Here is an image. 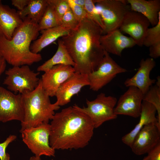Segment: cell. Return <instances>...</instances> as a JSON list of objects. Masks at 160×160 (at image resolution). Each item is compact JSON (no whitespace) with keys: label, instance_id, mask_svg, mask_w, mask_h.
Masks as SVG:
<instances>
[{"label":"cell","instance_id":"obj_10","mask_svg":"<svg viewBox=\"0 0 160 160\" xmlns=\"http://www.w3.org/2000/svg\"><path fill=\"white\" fill-rule=\"evenodd\" d=\"M24 117L22 95L15 94L0 86V122L17 120L21 122Z\"/></svg>","mask_w":160,"mask_h":160},{"label":"cell","instance_id":"obj_4","mask_svg":"<svg viewBox=\"0 0 160 160\" xmlns=\"http://www.w3.org/2000/svg\"><path fill=\"white\" fill-rule=\"evenodd\" d=\"M24 117L21 122L20 132L23 130L48 123L60 107L51 102L49 96L43 88L40 79L39 85L33 91L22 94Z\"/></svg>","mask_w":160,"mask_h":160},{"label":"cell","instance_id":"obj_15","mask_svg":"<svg viewBox=\"0 0 160 160\" xmlns=\"http://www.w3.org/2000/svg\"><path fill=\"white\" fill-rule=\"evenodd\" d=\"M89 85L88 74L74 72L58 89L55 96L57 100L55 104L60 107L67 104L82 87Z\"/></svg>","mask_w":160,"mask_h":160},{"label":"cell","instance_id":"obj_8","mask_svg":"<svg viewBox=\"0 0 160 160\" xmlns=\"http://www.w3.org/2000/svg\"><path fill=\"white\" fill-rule=\"evenodd\" d=\"M22 140L35 156H54L55 150L50 145V124H42L20 132Z\"/></svg>","mask_w":160,"mask_h":160},{"label":"cell","instance_id":"obj_22","mask_svg":"<svg viewBox=\"0 0 160 160\" xmlns=\"http://www.w3.org/2000/svg\"><path fill=\"white\" fill-rule=\"evenodd\" d=\"M71 65L73 67L75 63L70 56L62 41L60 39L58 41V48L55 55L37 68L38 72H45L58 65Z\"/></svg>","mask_w":160,"mask_h":160},{"label":"cell","instance_id":"obj_31","mask_svg":"<svg viewBox=\"0 0 160 160\" xmlns=\"http://www.w3.org/2000/svg\"><path fill=\"white\" fill-rule=\"evenodd\" d=\"M17 138L15 135H10L3 142L0 143V160H10L9 154L6 152V150L8 145Z\"/></svg>","mask_w":160,"mask_h":160},{"label":"cell","instance_id":"obj_33","mask_svg":"<svg viewBox=\"0 0 160 160\" xmlns=\"http://www.w3.org/2000/svg\"><path fill=\"white\" fill-rule=\"evenodd\" d=\"M149 55L151 58L156 59L160 56V43L149 47Z\"/></svg>","mask_w":160,"mask_h":160},{"label":"cell","instance_id":"obj_39","mask_svg":"<svg viewBox=\"0 0 160 160\" xmlns=\"http://www.w3.org/2000/svg\"><path fill=\"white\" fill-rule=\"evenodd\" d=\"M142 160H149V156L148 155L144 157Z\"/></svg>","mask_w":160,"mask_h":160},{"label":"cell","instance_id":"obj_29","mask_svg":"<svg viewBox=\"0 0 160 160\" xmlns=\"http://www.w3.org/2000/svg\"><path fill=\"white\" fill-rule=\"evenodd\" d=\"M79 23L69 7L62 17L60 25L72 30L75 28Z\"/></svg>","mask_w":160,"mask_h":160},{"label":"cell","instance_id":"obj_9","mask_svg":"<svg viewBox=\"0 0 160 160\" xmlns=\"http://www.w3.org/2000/svg\"><path fill=\"white\" fill-rule=\"evenodd\" d=\"M127 71L105 51L104 56L96 70L88 74L90 89L97 91L110 82L118 74Z\"/></svg>","mask_w":160,"mask_h":160},{"label":"cell","instance_id":"obj_2","mask_svg":"<svg viewBox=\"0 0 160 160\" xmlns=\"http://www.w3.org/2000/svg\"><path fill=\"white\" fill-rule=\"evenodd\" d=\"M51 120L49 143L55 150L83 148L93 135L95 128L91 119L73 106L55 113Z\"/></svg>","mask_w":160,"mask_h":160},{"label":"cell","instance_id":"obj_18","mask_svg":"<svg viewBox=\"0 0 160 160\" xmlns=\"http://www.w3.org/2000/svg\"><path fill=\"white\" fill-rule=\"evenodd\" d=\"M156 109L153 105L143 100L138 123L132 130L122 137V142L130 147L135 137L144 126L152 123L157 125L160 128V124L156 116Z\"/></svg>","mask_w":160,"mask_h":160},{"label":"cell","instance_id":"obj_38","mask_svg":"<svg viewBox=\"0 0 160 160\" xmlns=\"http://www.w3.org/2000/svg\"><path fill=\"white\" fill-rule=\"evenodd\" d=\"M157 81H156V85L160 87V77L159 76H158L157 78Z\"/></svg>","mask_w":160,"mask_h":160},{"label":"cell","instance_id":"obj_12","mask_svg":"<svg viewBox=\"0 0 160 160\" xmlns=\"http://www.w3.org/2000/svg\"><path fill=\"white\" fill-rule=\"evenodd\" d=\"M128 87L117 101L114 112L117 116L124 115L137 118L140 114L144 95L135 87Z\"/></svg>","mask_w":160,"mask_h":160},{"label":"cell","instance_id":"obj_6","mask_svg":"<svg viewBox=\"0 0 160 160\" xmlns=\"http://www.w3.org/2000/svg\"><path fill=\"white\" fill-rule=\"evenodd\" d=\"M3 82L8 89L15 94H23L33 90L38 86L39 72H35L28 65L13 66L5 71Z\"/></svg>","mask_w":160,"mask_h":160},{"label":"cell","instance_id":"obj_25","mask_svg":"<svg viewBox=\"0 0 160 160\" xmlns=\"http://www.w3.org/2000/svg\"><path fill=\"white\" fill-rule=\"evenodd\" d=\"M143 100L151 103L155 107L158 114L157 118L160 124V87L156 84L151 86L144 95Z\"/></svg>","mask_w":160,"mask_h":160},{"label":"cell","instance_id":"obj_7","mask_svg":"<svg viewBox=\"0 0 160 160\" xmlns=\"http://www.w3.org/2000/svg\"><path fill=\"white\" fill-rule=\"evenodd\" d=\"M104 29L103 34L119 29L126 14L130 10L125 0H94Z\"/></svg>","mask_w":160,"mask_h":160},{"label":"cell","instance_id":"obj_5","mask_svg":"<svg viewBox=\"0 0 160 160\" xmlns=\"http://www.w3.org/2000/svg\"><path fill=\"white\" fill-rule=\"evenodd\" d=\"M117 102L115 97L101 93L93 100H87V107L81 108L76 104L73 106L87 114L96 128L106 121L117 118L118 116L114 112Z\"/></svg>","mask_w":160,"mask_h":160},{"label":"cell","instance_id":"obj_19","mask_svg":"<svg viewBox=\"0 0 160 160\" xmlns=\"http://www.w3.org/2000/svg\"><path fill=\"white\" fill-rule=\"evenodd\" d=\"M23 22L17 11L0 0V36L11 39L15 29Z\"/></svg>","mask_w":160,"mask_h":160},{"label":"cell","instance_id":"obj_21","mask_svg":"<svg viewBox=\"0 0 160 160\" xmlns=\"http://www.w3.org/2000/svg\"><path fill=\"white\" fill-rule=\"evenodd\" d=\"M71 30L60 25L40 31L41 35L31 44V51L34 53H39L44 48L60 37L67 35Z\"/></svg>","mask_w":160,"mask_h":160},{"label":"cell","instance_id":"obj_20","mask_svg":"<svg viewBox=\"0 0 160 160\" xmlns=\"http://www.w3.org/2000/svg\"><path fill=\"white\" fill-rule=\"evenodd\" d=\"M131 10L145 16L153 26L158 23L160 17V0H127Z\"/></svg>","mask_w":160,"mask_h":160},{"label":"cell","instance_id":"obj_1","mask_svg":"<svg viewBox=\"0 0 160 160\" xmlns=\"http://www.w3.org/2000/svg\"><path fill=\"white\" fill-rule=\"evenodd\" d=\"M103 32L87 17L61 38L75 63V72L88 74L96 70L105 54L100 41Z\"/></svg>","mask_w":160,"mask_h":160},{"label":"cell","instance_id":"obj_23","mask_svg":"<svg viewBox=\"0 0 160 160\" xmlns=\"http://www.w3.org/2000/svg\"><path fill=\"white\" fill-rule=\"evenodd\" d=\"M47 5V0H30L28 4L23 10L17 12L23 20L27 17L33 22L38 24Z\"/></svg>","mask_w":160,"mask_h":160},{"label":"cell","instance_id":"obj_16","mask_svg":"<svg viewBox=\"0 0 160 160\" xmlns=\"http://www.w3.org/2000/svg\"><path fill=\"white\" fill-rule=\"evenodd\" d=\"M100 41L104 51L119 56L124 49L136 45L132 38L124 35L119 29L102 34Z\"/></svg>","mask_w":160,"mask_h":160},{"label":"cell","instance_id":"obj_17","mask_svg":"<svg viewBox=\"0 0 160 160\" xmlns=\"http://www.w3.org/2000/svg\"><path fill=\"white\" fill-rule=\"evenodd\" d=\"M139 65L136 73L131 78L126 79L124 84L126 87L133 86L137 88L144 95L156 81L155 79H151L150 77V73L155 67L156 62L151 57L142 59Z\"/></svg>","mask_w":160,"mask_h":160},{"label":"cell","instance_id":"obj_28","mask_svg":"<svg viewBox=\"0 0 160 160\" xmlns=\"http://www.w3.org/2000/svg\"><path fill=\"white\" fill-rule=\"evenodd\" d=\"M48 4L53 9L60 25L63 15L69 8L67 0H47Z\"/></svg>","mask_w":160,"mask_h":160},{"label":"cell","instance_id":"obj_36","mask_svg":"<svg viewBox=\"0 0 160 160\" xmlns=\"http://www.w3.org/2000/svg\"><path fill=\"white\" fill-rule=\"evenodd\" d=\"M73 4L84 8L85 0H71Z\"/></svg>","mask_w":160,"mask_h":160},{"label":"cell","instance_id":"obj_35","mask_svg":"<svg viewBox=\"0 0 160 160\" xmlns=\"http://www.w3.org/2000/svg\"><path fill=\"white\" fill-rule=\"evenodd\" d=\"M6 67V62L4 59L0 55V78L2 74L5 71Z\"/></svg>","mask_w":160,"mask_h":160},{"label":"cell","instance_id":"obj_27","mask_svg":"<svg viewBox=\"0 0 160 160\" xmlns=\"http://www.w3.org/2000/svg\"><path fill=\"white\" fill-rule=\"evenodd\" d=\"M84 9L87 12L88 17L99 26L103 31L104 26L100 15L96 9L94 0H85Z\"/></svg>","mask_w":160,"mask_h":160},{"label":"cell","instance_id":"obj_13","mask_svg":"<svg viewBox=\"0 0 160 160\" xmlns=\"http://www.w3.org/2000/svg\"><path fill=\"white\" fill-rule=\"evenodd\" d=\"M160 143V128L152 123L144 126L135 137L130 147L135 154L148 153Z\"/></svg>","mask_w":160,"mask_h":160},{"label":"cell","instance_id":"obj_26","mask_svg":"<svg viewBox=\"0 0 160 160\" xmlns=\"http://www.w3.org/2000/svg\"><path fill=\"white\" fill-rule=\"evenodd\" d=\"M160 43V17L158 23L147 30L143 41V45L150 47Z\"/></svg>","mask_w":160,"mask_h":160},{"label":"cell","instance_id":"obj_30","mask_svg":"<svg viewBox=\"0 0 160 160\" xmlns=\"http://www.w3.org/2000/svg\"><path fill=\"white\" fill-rule=\"evenodd\" d=\"M69 7L76 20L79 23L88 17L87 12L84 8L76 5L67 0Z\"/></svg>","mask_w":160,"mask_h":160},{"label":"cell","instance_id":"obj_11","mask_svg":"<svg viewBox=\"0 0 160 160\" xmlns=\"http://www.w3.org/2000/svg\"><path fill=\"white\" fill-rule=\"evenodd\" d=\"M150 24L148 20L142 14L131 10L125 15L119 29L128 34L136 45L142 47L147 30Z\"/></svg>","mask_w":160,"mask_h":160},{"label":"cell","instance_id":"obj_32","mask_svg":"<svg viewBox=\"0 0 160 160\" xmlns=\"http://www.w3.org/2000/svg\"><path fill=\"white\" fill-rule=\"evenodd\" d=\"M148 153L149 160H160V143Z\"/></svg>","mask_w":160,"mask_h":160},{"label":"cell","instance_id":"obj_3","mask_svg":"<svg viewBox=\"0 0 160 160\" xmlns=\"http://www.w3.org/2000/svg\"><path fill=\"white\" fill-rule=\"evenodd\" d=\"M39 31L38 24L25 17L11 39L0 36V55L13 66H29L40 61L41 55L30 49L31 42L37 39Z\"/></svg>","mask_w":160,"mask_h":160},{"label":"cell","instance_id":"obj_24","mask_svg":"<svg viewBox=\"0 0 160 160\" xmlns=\"http://www.w3.org/2000/svg\"><path fill=\"white\" fill-rule=\"evenodd\" d=\"M38 25L39 31L60 25L59 21L53 9L48 4Z\"/></svg>","mask_w":160,"mask_h":160},{"label":"cell","instance_id":"obj_37","mask_svg":"<svg viewBox=\"0 0 160 160\" xmlns=\"http://www.w3.org/2000/svg\"><path fill=\"white\" fill-rule=\"evenodd\" d=\"M40 157L34 155V156H31L29 160H41Z\"/></svg>","mask_w":160,"mask_h":160},{"label":"cell","instance_id":"obj_34","mask_svg":"<svg viewBox=\"0 0 160 160\" xmlns=\"http://www.w3.org/2000/svg\"><path fill=\"white\" fill-rule=\"evenodd\" d=\"M30 0H12V4L16 7L19 11L23 10L28 4Z\"/></svg>","mask_w":160,"mask_h":160},{"label":"cell","instance_id":"obj_14","mask_svg":"<svg viewBox=\"0 0 160 160\" xmlns=\"http://www.w3.org/2000/svg\"><path fill=\"white\" fill-rule=\"evenodd\" d=\"M40 79L44 89L49 96H55L60 85L75 71L71 65H58L44 72Z\"/></svg>","mask_w":160,"mask_h":160}]
</instances>
